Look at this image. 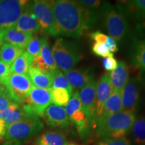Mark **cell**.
Returning <instances> with one entry per match:
<instances>
[{"instance_id":"1","label":"cell","mask_w":145,"mask_h":145,"mask_svg":"<svg viewBox=\"0 0 145 145\" xmlns=\"http://www.w3.org/2000/svg\"><path fill=\"white\" fill-rule=\"evenodd\" d=\"M52 11L57 36L79 39L86 30L95 24L98 18L95 11L83 8L77 1H52Z\"/></svg>"},{"instance_id":"2","label":"cell","mask_w":145,"mask_h":145,"mask_svg":"<svg viewBox=\"0 0 145 145\" xmlns=\"http://www.w3.org/2000/svg\"><path fill=\"white\" fill-rule=\"evenodd\" d=\"M137 118L135 113L120 111L95 124L96 135L101 139L126 137Z\"/></svg>"},{"instance_id":"3","label":"cell","mask_w":145,"mask_h":145,"mask_svg":"<svg viewBox=\"0 0 145 145\" xmlns=\"http://www.w3.org/2000/svg\"><path fill=\"white\" fill-rule=\"evenodd\" d=\"M51 50L57 68L64 72L73 69L81 59L77 44L63 39L56 40Z\"/></svg>"},{"instance_id":"4","label":"cell","mask_w":145,"mask_h":145,"mask_svg":"<svg viewBox=\"0 0 145 145\" xmlns=\"http://www.w3.org/2000/svg\"><path fill=\"white\" fill-rule=\"evenodd\" d=\"M104 25L109 36L116 42H122L129 33V26L125 15L119 10L108 3H103L101 8Z\"/></svg>"},{"instance_id":"5","label":"cell","mask_w":145,"mask_h":145,"mask_svg":"<svg viewBox=\"0 0 145 145\" xmlns=\"http://www.w3.org/2000/svg\"><path fill=\"white\" fill-rule=\"evenodd\" d=\"M44 129V124L39 116H30L6 128L4 139L6 140H28Z\"/></svg>"},{"instance_id":"6","label":"cell","mask_w":145,"mask_h":145,"mask_svg":"<svg viewBox=\"0 0 145 145\" xmlns=\"http://www.w3.org/2000/svg\"><path fill=\"white\" fill-rule=\"evenodd\" d=\"M8 95L14 102L23 104L34 86L28 75L12 73L4 83Z\"/></svg>"},{"instance_id":"7","label":"cell","mask_w":145,"mask_h":145,"mask_svg":"<svg viewBox=\"0 0 145 145\" xmlns=\"http://www.w3.org/2000/svg\"><path fill=\"white\" fill-rule=\"evenodd\" d=\"M40 30L52 36H57L56 24L52 11V1L36 0L30 3Z\"/></svg>"},{"instance_id":"8","label":"cell","mask_w":145,"mask_h":145,"mask_svg":"<svg viewBox=\"0 0 145 145\" xmlns=\"http://www.w3.org/2000/svg\"><path fill=\"white\" fill-rule=\"evenodd\" d=\"M51 104L50 89L34 86L22 105L28 115L40 117Z\"/></svg>"},{"instance_id":"9","label":"cell","mask_w":145,"mask_h":145,"mask_svg":"<svg viewBox=\"0 0 145 145\" xmlns=\"http://www.w3.org/2000/svg\"><path fill=\"white\" fill-rule=\"evenodd\" d=\"M28 4L24 0H0V28L15 26Z\"/></svg>"},{"instance_id":"10","label":"cell","mask_w":145,"mask_h":145,"mask_svg":"<svg viewBox=\"0 0 145 145\" xmlns=\"http://www.w3.org/2000/svg\"><path fill=\"white\" fill-rule=\"evenodd\" d=\"M97 81L93 80L79 91L81 110L84 112L91 128L95 127L97 121L96 110V89Z\"/></svg>"},{"instance_id":"11","label":"cell","mask_w":145,"mask_h":145,"mask_svg":"<svg viewBox=\"0 0 145 145\" xmlns=\"http://www.w3.org/2000/svg\"><path fill=\"white\" fill-rule=\"evenodd\" d=\"M140 101V89L137 78L128 80L122 90L121 111L135 113L137 111Z\"/></svg>"},{"instance_id":"12","label":"cell","mask_w":145,"mask_h":145,"mask_svg":"<svg viewBox=\"0 0 145 145\" xmlns=\"http://www.w3.org/2000/svg\"><path fill=\"white\" fill-rule=\"evenodd\" d=\"M42 117L47 126L52 128H67L70 126L71 120L63 107L50 105L44 112Z\"/></svg>"},{"instance_id":"13","label":"cell","mask_w":145,"mask_h":145,"mask_svg":"<svg viewBox=\"0 0 145 145\" xmlns=\"http://www.w3.org/2000/svg\"><path fill=\"white\" fill-rule=\"evenodd\" d=\"M30 67L36 68L40 71L48 73H51L53 71L58 69L54 61L46 36L41 38L40 54L39 57L33 59Z\"/></svg>"},{"instance_id":"14","label":"cell","mask_w":145,"mask_h":145,"mask_svg":"<svg viewBox=\"0 0 145 145\" xmlns=\"http://www.w3.org/2000/svg\"><path fill=\"white\" fill-rule=\"evenodd\" d=\"M14 27L19 31L31 34L32 35L40 30V27L32 12L30 3L27 5L23 11Z\"/></svg>"},{"instance_id":"15","label":"cell","mask_w":145,"mask_h":145,"mask_svg":"<svg viewBox=\"0 0 145 145\" xmlns=\"http://www.w3.org/2000/svg\"><path fill=\"white\" fill-rule=\"evenodd\" d=\"M112 92L113 88L110 80V74H104L97 82L96 89V110L97 119L100 116L105 102L110 97Z\"/></svg>"},{"instance_id":"16","label":"cell","mask_w":145,"mask_h":145,"mask_svg":"<svg viewBox=\"0 0 145 145\" xmlns=\"http://www.w3.org/2000/svg\"><path fill=\"white\" fill-rule=\"evenodd\" d=\"M65 77L69 82L72 88L79 91L86 87L93 79V74L88 69H73L65 72Z\"/></svg>"},{"instance_id":"17","label":"cell","mask_w":145,"mask_h":145,"mask_svg":"<svg viewBox=\"0 0 145 145\" xmlns=\"http://www.w3.org/2000/svg\"><path fill=\"white\" fill-rule=\"evenodd\" d=\"M32 38V34L19 31L14 26L3 30V42L23 50L26 49Z\"/></svg>"},{"instance_id":"18","label":"cell","mask_w":145,"mask_h":145,"mask_svg":"<svg viewBox=\"0 0 145 145\" xmlns=\"http://www.w3.org/2000/svg\"><path fill=\"white\" fill-rule=\"evenodd\" d=\"M130 61L140 72H145V40H135L130 50Z\"/></svg>"},{"instance_id":"19","label":"cell","mask_w":145,"mask_h":145,"mask_svg":"<svg viewBox=\"0 0 145 145\" xmlns=\"http://www.w3.org/2000/svg\"><path fill=\"white\" fill-rule=\"evenodd\" d=\"M118 9L124 15L126 14L131 19L138 22V24L145 22V0L126 1L124 5L119 6Z\"/></svg>"},{"instance_id":"20","label":"cell","mask_w":145,"mask_h":145,"mask_svg":"<svg viewBox=\"0 0 145 145\" xmlns=\"http://www.w3.org/2000/svg\"><path fill=\"white\" fill-rule=\"evenodd\" d=\"M30 116H34L28 115L23 108V105L16 104L15 102L12 103L2 112V119L5 122L6 128L11 125L16 124Z\"/></svg>"},{"instance_id":"21","label":"cell","mask_w":145,"mask_h":145,"mask_svg":"<svg viewBox=\"0 0 145 145\" xmlns=\"http://www.w3.org/2000/svg\"><path fill=\"white\" fill-rule=\"evenodd\" d=\"M109 74L113 90H122L130 79L129 69L124 61H120L116 68Z\"/></svg>"},{"instance_id":"22","label":"cell","mask_w":145,"mask_h":145,"mask_svg":"<svg viewBox=\"0 0 145 145\" xmlns=\"http://www.w3.org/2000/svg\"><path fill=\"white\" fill-rule=\"evenodd\" d=\"M121 110H122V90H113L111 95L105 102L102 108V112L100 116L97 120V122L99 120H102L112 114L120 112Z\"/></svg>"},{"instance_id":"23","label":"cell","mask_w":145,"mask_h":145,"mask_svg":"<svg viewBox=\"0 0 145 145\" xmlns=\"http://www.w3.org/2000/svg\"><path fill=\"white\" fill-rule=\"evenodd\" d=\"M70 120L75 124L78 135L83 140H87L90 137L91 127L88 119L82 110H77L69 118Z\"/></svg>"},{"instance_id":"24","label":"cell","mask_w":145,"mask_h":145,"mask_svg":"<svg viewBox=\"0 0 145 145\" xmlns=\"http://www.w3.org/2000/svg\"><path fill=\"white\" fill-rule=\"evenodd\" d=\"M28 75L32 84L36 88L50 89L52 88V77L51 73L44 72L34 67H30Z\"/></svg>"},{"instance_id":"25","label":"cell","mask_w":145,"mask_h":145,"mask_svg":"<svg viewBox=\"0 0 145 145\" xmlns=\"http://www.w3.org/2000/svg\"><path fill=\"white\" fill-rule=\"evenodd\" d=\"M36 143L38 145H67L69 142L63 132L46 131L40 136Z\"/></svg>"},{"instance_id":"26","label":"cell","mask_w":145,"mask_h":145,"mask_svg":"<svg viewBox=\"0 0 145 145\" xmlns=\"http://www.w3.org/2000/svg\"><path fill=\"white\" fill-rule=\"evenodd\" d=\"M32 61L33 59L26 52H24L11 65L12 73L28 75Z\"/></svg>"},{"instance_id":"27","label":"cell","mask_w":145,"mask_h":145,"mask_svg":"<svg viewBox=\"0 0 145 145\" xmlns=\"http://www.w3.org/2000/svg\"><path fill=\"white\" fill-rule=\"evenodd\" d=\"M23 49L7 42H3L0 48V61L12 65L14 61L24 52Z\"/></svg>"},{"instance_id":"28","label":"cell","mask_w":145,"mask_h":145,"mask_svg":"<svg viewBox=\"0 0 145 145\" xmlns=\"http://www.w3.org/2000/svg\"><path fill=\"white\" fill-rule=\"evenodd\" d=\"M134 142L138 145L145 144V118H137L132 125L131 130Z\"/></svg>"},{"instance_id":"29","label":"cell","mask_w":145,"mask_h":145,"mask_svg":"<svg viewBox=\"0 0 145 145\" xmlns=\"http://www.w3.org/2000/svg\"><path fill=\"white\" fill-rule=\"evenodd\" d=\"M52 77V88L54 89H67L71 95L72 93L73 88L71 86L69 82L65 77V75L60 71L59 69H57L56 70L53 71L51 72Z\"/></svg>"},{"instance_id":"30","label":"cell","mask_w":145,"mask_h":145,"mask_svg":"<svg viewBox=\"0 0 145 145\" xmlns=\"http://www.w3.org/2000/svg\"><path fill=\"white\" fill-rule=\"evenodd\" d=\"M51 101L54 105L58 106H66L71 99L70 93L65 89H50Z\"/></svg>"},{"instance_id":"31","label":"cell","mask_w":145,"mask_h":145,"mask_svg":"<svg viewBox=\"0 0 145 145\" xmlns=\"http://www.w3.org/2000/svg\"><path fill=\"white\" fill-rule=\"evenodd\" d=\"M81 108L82 107H81L80 97H79V91L77 90L72 95L71 99H70L65 110L69 118H70L74 112L81 110Z\"/></svg>"},{"instance_id":"32","label":"cell","mask_w":145,"mask_h":145,"mask_svg":"<svg viewBox=\"0 0 145 145\" xmlns=\"http://www.w3.org/2000/svg\"><path fill=\"white\" fill-rule=\"evenodd\" d=\"M41 49V39L38 36H32L31 40L28 43L26 47V52L34 59L40 54Z\"/></svg>"},{"instance_id":"33","label":"cell","mask_w":145,"mask_h":145,"mask_svg":"<svg viewBox=\"0 0 145 145\" xmlns=\"http://www.w3.org/2000/svg\"><path fill=\"white\" fill-rule=\"evenodd\" d=\"M97 145H132L130 140L126 137L120 138L101 139Z\"/></svg>"},{"instance_id":"34","label":"cell","mask_w":145,"mask_h":145,"mask_svg":"<svg viewBox=\"0 0 145 145\" xmlns=\"http://www.w3.org/2000/svg\"><path fill=\"white\" fill-rule=\"evenodd\" d=\"M11 74H12L11 65L0 61V84L4 86L5 81Z\"/></svg>"},{"instance_id":"35","label":"cell","mask_w":145,"mask_h":145,"mask_svg":"<svg viewBox=\"0 0 145 145\" xmlns=\"http://www.w3.org/2000/svg\"><path fill=\"white\" fill-rule=\"evenodd\" d=\"M77 2L83 8L89 11L98 10L102 4V1H97V0H82V1H77Z\"/></svg>"},{"instance_id":"36","label":"cell","mask_w":145,"mask_h":145,"mask_svg":"<svg viewBox=\"0 0 145 145\" xmlns=\"http://www.w3.org/2000/svg\"><path fill=\"white\" fill-rule=\"evenodd\" d=\"M92 51L95 55L103 58H106L113 55L112 53L109 51L104 44H97L96 42L94 43L93 46H92Z\"/></svg>"},{"instance_id":"37","label":"cell","mask_w":145,"mask_h":145,"mask_svg":"<svg viewBox=\"0 0 145 145\" xmlns=\"http://www.w3.org/2000/svg\"><path fill=\"white\" fill-rule=\"evenodd\" d=\"M103 65L104 68L107 71H113L116 68L118 65V61L116 59L113 57V55L110 56V57H106L103 59Z\"/></svg>"},{"instance_id":"38","label":"cell","mask_w":145,"mask_h":145,"mask_svg":"<svg viewBox=\"0 0 145 145\" xmlns=\"http://www.w3.org/2000/svg\"><path fill=\"white\" fill-rule=\"evenodd\" d=\"M91 39L94 40L96 43L100 44H104L107 42L108 36L99 31H95L90 34Z\"/></svg>"},{"instance_id":"39","label":"cell","mask_w":145,"mask_h":145,"mask_svg":"<svg viewBox=\"0 0 145 145\" xmlns=\"http://www.w3.org/2000/svg\"><path fill=\"white\" fill-rule=\"evenodd\" d=\"M12 103H14V101L11 99L8 93L0 95V112L4 111Z\"/></svg>"},{"instance_id":"40","label":"cell","mask_w":145,"mask_h":145,"mask_svg":"<svg viewBox=\"0 0 145 145\" xmlns=\"http://www.w3.org/2000/svg\"><path fill=\"white\" fill-rule=\"evenodd\" d=\"M104 45L111 53L112 52H117L118 50L116 42L114 40L112 37H110V36H108L107 42L105 43Z\"/></svg>"},{"instance_id":"41","label":"cell","mask_w":145,"mask_h":145,"mask_svg":"<svg viewBox=\"0 0 145 145\" xmlns=\"http://www.w3.org/2000/svg\"><path fill=\"white\" fill-rule=\"evenodd\" d=\"M5 132H6V127H5V122L2 118L0 119V141L4 139Z\"/></svg>"},{"instance_id":"42","label":"cell","mask_w":145,"mask_h":145,"mask_svg":"<svg viewBox=\"0 0 145 145\" xmlns=\"http://www.w3.org/2000/svg\"><path fill=\"white\" fill-rule=\"evenodd\" d=\"M2 145H22L20 141L18 140H6Z\"/></svg>"},{"instance_id":"43","label":"cell","mask_w":145,"mask_h":145,"mask_svg":"<svg viewBox=\"0 0 145 145\" xmlns=\"http://www.w3.org/2000/svg\"><path fill=\"white\" fill-rule=\"evenodd\" d=\"M138 30L141 32H145V22L141 24H138L137 26Z\"/></svg>"},{"instance_id":"44","label":"cell","mask_w":145,"mask_h":145,"mask_svg":"<svg viewBox=\"0 0 145 145\" xmlns=\"http://www.w3.org/2000/svg\"><path fill=\"white\" fill-rule=\"evenodd\" d=\"M7 93H8V91H7L6 88L3 85L0 84V95H2Z\"/></svg>"},{"instance_id":"45","label":"cell","mask_w":145,"mask_h":145,"mask_svg":"<svg viewBox=\"0 0 145 145\" xmlns=\"http://www.w3.org/2000/svg\"><path fill=\"white\" fill-rule=\"evenodd\" d=\"M3 30L4 29L0 28V48L3 44Z\"/></svg>"},{"instance_id":"46","label":"cell","mask_w":145,"mask_h":145,"mask_svg":"<svg viewBox=\"0 0 145 145\" xmlns=\"http://www.w3.org/2000/svg\"><path fill=\"white\" fill-rule=\"evenodd\" d=\"M67 145H77V144H75V143H68V144Z\"/></svg>"},{"instance_id":"47","label":"cell","mask_w":145,"mask_h":145,"mask_svg":"<svg viewBox=\"0 0 145 145\" xmlns=\"http://www.w3.org/2000/svg\"><path fill=\"white\" fill-rule=\"evenodd\" d=\"M2 118V112H0V119Z\"/></svg>"},{"instance_id":"48","label":"cell","mask_w":145,"mask_h":145,"mask_svg":"<svg viewBox=\"0 0 145 145\" xmlns=\"http://www.w3.org/2000/svg\"><path fill=\"white\" fill-rule=\"evenodd\" d=\"M144 81H145V77H144Z\"/></svg>"},{"instance_id":"49","label":"cell","mask_w":145,"mask_h":145,"mask_svg":"<svg viewBox=\"0 0 145 145\" xmlns=\"http://www.w3.org/2000/svg\"><path fill=\"white\" fill-rule=\"evenodd\" d=\"M39 145H41V144H39Z\"/></svg>"}]
</instances>
